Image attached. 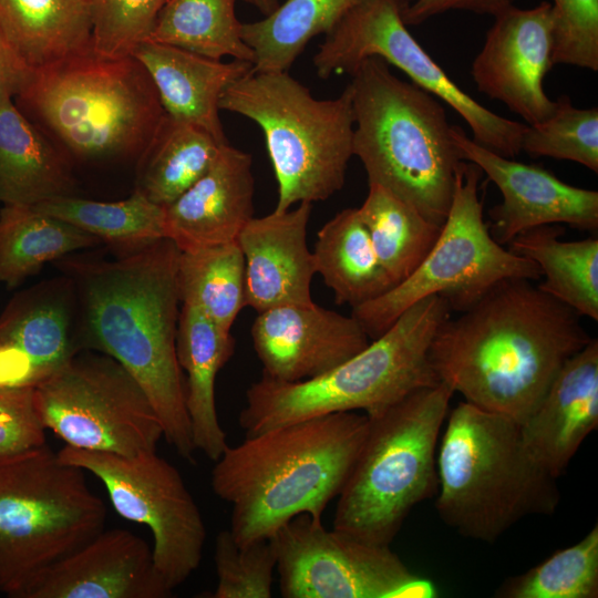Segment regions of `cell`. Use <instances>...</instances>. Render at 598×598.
I'll list each match as a JSON object with an SVG mask.
<instances>
[{
  "label": "cell",
  "mask_w": 598,
  "mask_h": 598,
  "mask_svg": "<svg viewBox=\"0 0 598 598\" xmlns=\"http://www.w3.org/2000/svg\"><path fill=\"white\" fill-rule=\"evenodd\" d=\"M535 281L507 278L448 316L430 346L439 380L464 401L522 423L563 364L592 339L574 309Z\"/></svg>",
  "instance_id": "1"
},
{
  "label": "cell",
  "mask_w": 598,
  "mask_h": 598,
  "mask_svg": "<svg viewBox=\"0 0 598 598\" xmlns=\"http://www.w3.org/2000/svg\"><path fill=\"white\" fill-rule=\"evenodd\" d=\"M179 252L164 237L116 260L73 259L63 266L81 302L80 351L94 350L120 362L150 400L168 444L194 462L196 447L176 353Z\"/></svg>",
  "instance_id": "2"
},
{
  "label": "cell",
  "mask_w": 598,
  "mask_h": 598,
  "mask_svg": "<svg viewBox=\"0 0 598 598\" xmlns=\"http://www.w3.org/2000/svg\"><path fill=\"white\" fill-rule=\"evenodd\" d=\"M365 414H322L246 436L225 448L212 488L231 504L230 533L244 547L295 516L321 519L340 494L368 431Z\"/></svg>",
  "instance_id": "3"
},
{
  "label": "cell",
  "mask_w": 598,
  "mask_h": 598,
  "mask_svg": "<svg viewBox=\"0 0 598 598\" xmlns=\"http://www.w3.org/2000/svg\"><path fill=\"white\" fill-rule=\"evenodd\" d=\"M13 100L68 158L81 161L140 157L166 116L137 59L92 49L31 70Z\"/></svg>",
  "instance_id": "4"
},
{
  "label": "cell",
  "mask_w": 598,
  "mask_h": 598,
  "mask_svg": "<svg viewBox=\"0 0 598 598\" xmlns=\"http://www.w3.org/2000/svg\"><path fill=\"white\" fill-rule=\"evenodd\" d=\"M353 156L379 184L442 226L464 162L440 100L369 56L350 74Z\"/></svg>",
  "instance_id": "5"
},
{
  "label": "cell",
  "mask_w": 598,
  "mask_h": 598,
  "mask_svg": "<svg viewBox=\"0 0 598 598\" xmlns=\"http://www.w3.org/2000/svg\"><path fill=\"white\" fill-rule=\"evenodd\" d=\"M445 420L435 501L444 524L464 537L494 543L527 516L555 513L557 478L530 456L518 422L466 401Z\"/></svg>",
  "instance_id": "6"
},
{
  "label": "cell",
  "mask_w": 598,
  "mask_h": 598,
  "mask_svg": "<svg viewBox=\"0 0 598 598\" xmlns=\"http://www.w3.org/2000/svg\"><path fill=\"white\" fill-rule=\"evenodd\" d=\"M437 295L410 306L362 351L312 379L285 382L265 374L246 391L238 422L246 436L309 417L362 410L378 413L422 386L439 383L431 342L451 316Z\"/></svg>",
  "instance_id": "7"
},
{
  "label": "cell",
  "mask_w": 598,
  "mask_h": 598,
  "mask_svg": "<svg viewBox=\"0 0 598 598\" xmlns=\"http://www.w3.org/2000/svg\"><path fill=\"white\" fill-rule=\"evenodd\" d=\"M453 394L439 382L365 414L368 431L338 495L334 529L390 546L411 511L436 495V444Z\"/></svg>",
  "instance_id": "8"
},
{
  "label": "cell",
  "mask_w": 598,
  "mask_h": 598,
  "mask_svg": "<svg viewBox=\"0 0 598 598\" xmlns=\"http://www.w3.org/2000/svg\"><path fill=\"white\" fill-rule=\"evenodd\" d=\"M219 107L262 131L278 184L276 212L326 200L343 187L353 156L349 85L339 96L320 100L288 71H251L225 90Z\"/></svg>",
  "instance_id": "9"
},
{
  "label": "cell",
  "mask_w": 598,
  "mask_h": 598,
  "mask_svg": "<svg viewBox=\"0 0 598 598\" xmlns=\"http://www.w3.org/2000/svg\"><path fill=\"white\" fill-rule=\"evenodd\" d=\"M105 517L84 470L47 443L0 458V592L25 598L50 566L104 529Z\"/></svg>",
  "instance_id": "10"
},
{
  "label": "cell",
  "mask_w": 598,
  "mask_h": 598,
  "mask_svg": "<svg viewBox=\"0 0 598 598\" xmlns=\"http://www.w3.org/2000/svg\"><path fill=\"white\" fill-rule=\"evenodd\" d=\"M482 171L464 161L440 235L419 267L382 296L352 308L370 339L382 336L413 303L437 295L462 312L507 278L538 281V266L498 244L483 216Z\"/></svg>",
  "instance_id": "11"
},
{
  "label": "cell",
  "mask_w": 598,
  "mask_h": 598,
  "mask_svg": "<svg viewBox=\"0 0 598 598\" xmlns=\"http://www.w3.org/2000/svg\"><path fill=\"white\" fill-rule=\"evenodd\" d=\"M33 389L44 429L65 445L130 456L156 451L163 436L140 384L107 354L79 351Z\"/></svg>",
  "instance_id": "12"
},
{
  "label": "cell",
  "mask_w": 598,
  "mask_h": 598,
  "mask_svg": "<svg viewBox=\"0 0 598 598\" xmlns=\"http://www.w3.org/2000/svg\"><path fill=\"white\" fill-rule=\"evenodd\" d=\"M406 4L408 0H364L354 7L324 34L312 59L317 75L351 74L364 59L381 58L457 112L474 142L502 156H517L527 124L492 112L461 90L408 30Z\"/></svg>",
  "instance_id": "13"
},
{
  "label": "cell",
  "mask_w": 598,
  "mask_h": 598,
  "mask_svg": "<svg viewBox=\"0 0 598 598\" xmlns=\"http://www.w3.org/2000/svg\"><path fill=\"white\" fill-rule=\"evenodd\" d=\"M58 456L95 475L120 516L150 528L154 565L169 589L198 568L206 539L202 513L177 468L156 451L126 456L65 445Z\"/></svg>",
  "instance_id": "14"
},
{
  "label": "cell",
  "mask_w": 598,
  "mask_h": 598,
  "mask_svg": "<svg viewBox=\"0 0 598 598\" xmlns=\"http://www.w3.org/2000/svg\"><path fill=\"white\" fill-rule=\"evenodd\" d=\"M283 598H391L414 574L390 546L295 516L269 538Z\"/></svg>",
  "instance_id": "15"
},
{
  "label": "cell",
  "mask_w": 598,
  "mask_h": 598,
  "mask_svg": "<svg viewBox=\"0 0 598 598\" xmlns=\"http://www.w3.org/2000/svg\"><path fill=\"white\" fill-rule=\"evenodd\" d=\"M475 56L471 73L478 91L505 104L527 125L547 120L555 111L544 90L554 66L551 4L528 9L511 6L496 14Z\"/></svg>",
  "instance_id": "16"
},
{
  "label": "cell",
  "mask_w": 598,
  "mask_h": 598,
  "mask_svg": "<svg viewBox=\"0 0 598 598\" xmlns=\"http://www.w3.org/2000/svg\"><path fill=\"white\" fill-rule=\"evenodd\" d=\"M452 137L461 157L476 165L502 194V202L489 209V233L498 244H509L522 231L542 225L597 231V190L573 186L538 165L485 148L457 125H452Z\"/></svg>",
  "instance_id": "17"
},
{
  "label": "cell",
  "mask_w": 598,
  "mask_h": 598,
  "mask_svg": "<svg viewBox=\"0 0 598 598\" xmlns=\"http://www.w3.org/2000/svg\"><path fill=\"white\" fill-rule=\"evenodd\" d=\"M262 374L285 382L312 379L370 343L361 323L315 302L282 305L259 312L251 327Z\"/></svg>",
  "instance_id": "18"
},
{
  "label": "cell",
  "mask_w": 598,
  "mask_h": 598,
  "mask_svg": "<svg viewBox=\"0 0 598 598\" xmlns=\"http://www.w3.org/2000/svg\"><path fill=\"white\" fill-rule=\"evenodd\" d=\"M172 591L148 544L127 529L112 528L50 566L25 598H167Z\"/></svg>",
  "instance_id": "19"
},
{
  "label": "cell",
  "mask_w": 598,
  "mask_h": 598,
  "mask_svg": "<svg viewBox=\"0 0 598 598\" xmlns=\"http://www.w3.org/2000/svg\"><path fill=\"white\" fill-rule=\"evenodd\" d=\"M311 203L252 217L237 243L245 260L246 306L258 313L282 305L313 302L310 286L316 274L307 245Z\"/></svg>",
  "instance_id": "20"
},
{
  "label": "cell",
  "mask_w": 598,
  "mask_h": 598,
  "mask_svg": "<svg viewBox=\"0 0 598 598\" xmlns=\"http://www.w3.org/2000/svg\"><path fill=\"white\" fill-rule=\"evenodd\" d=\"M251 155L225 144L210 167L164 208V234L179 250L236 241L254 217Z\"/></svg>",
  "instance_id": "21"
},
{
  "label": "cell",
  "mask_w": 598,
  "mask_h": 598,
  "mask_svg": "<svg viewBox=\"0 0 598 598\" xmlns=\"http://www.w3.org/2000/svg\"><path fill=\"white\" fill-rule=\"evenodd\" d=\"M530 456L558 478L585 439L598 426V340L571 355L522 422Z\"/></svg>",
  "instance_id": "22"
},
{
  "label": "cell",
  "mask_w": 598,
  "mask_h": 598,
  "mask_svg": "<svg viewBox=\"0 0 598 598\" xmlns=\"http://www.w3.org/2000/svg\"><path fill=\"white\" fill-rule=\"evenodd\" d=\"M151 76L169 117L197 125L218 142L228 143L220 121L225 90L254 70L251 62H223L145 40L132 52Z\"/></svg>",
  "instance_id": "23"
},
{
  "label": "cell",
  "mask_w": 598,
  "mask_h": 598,
  "mask_svg": "<svg viewBox=\"0 0 598 598\" xmlns=\"http://www.w3.org/2000/svg\"><path fill=\"white\" fill-rule=\"evenodd\" d=\"M235 351L230 331L224 330L194 307L182 305L176 336L178 364L186 373V409L193 442L216 462L228 443L215 403V380Z\"/></svg>",
  "instance_id": "24"
},
{
  "label": "cell",
  "mask_w": 598,
  "mask_h": 598,
  "mask_svg": "<svg viewBox=\"0 0 598 598\" xmlns=\"http://www.w3.org/2000/svg\"><path fill=\"white\" fill-rule=\"evenodd\" d=\"M71 279L53 280L18 293L0 316V341L29 360L34 385L80 351L72 331Z\"/></svg>",
  "instance_id": "25"
},
{
  "label": "cell",
  "mask_w": 598,
  "mask_h": 598,
  "mask_svg": "<svg viewBox=\"0 0 598 598\" xmlns=\"http://www.w3.org/2000/svg\"><path fill=\"white\" fill-rule=\"evenodd\" d=\"M69 158L8 100L0 105V203L35 205L74 195Z\"/></svg>",
  "instance_id": "26"
},
{
  "label": "cell",
  "mask_w": 598,
  "mask_h": 598,
  "mask_svg": "<svg viewBox=\"0 0 598 598\" xmlns=\"http://www.w3.org/2000/svg\"><path fill=\"white\" fill-rule=\"evenodd\" d=\"M0 33L37 70L92 49L89 0H0Z\"/></svg>",
  "instance_id": "27"
},
{
  "label": "cell",
  "mask_w": 598,
  "mask_h": 598,
  "mask_svg": "<svg viewBox=\"0 0 598 598\" xmlns=\"http://www.w3.org/2000/svg\"><path fill=\"white\" fill-rule=\"evenodd\" d=\"M312 255L316 274L332 290L338 305L354 308L394 287L358 208L342 209L321 227Z\"/></svg>",
  "instance_id": "28"
},
{
  "label": "cell",
  "mask_w": 598,
  "mask_h": 598,
  "mask_svg": "<svg viewBox=\"0 0 598 598\" xmlns=\"http://www.w3.org/2000/svg\"><path fill=\"white\" fill-rule=\"evenodd\" d=\"M558 224L542 225L515 236L508 249L535 262L544 277L538 287L581 317L598 320V238L561 240Z\"/></svg>",
  "instance_id": "29"
},
{
  "label": "cell",
  "mask_w": 598,
  "mask_h": 598,
  "mask_svg": "<svg viewBox=\"0 0 598 598\" xmlns=\"http://www.w3.org/2000/svg\"><path fill=\"white\" fill-rule=\"evenodd\" d=\"M102 241L33 205L0 209V282L17 287L47 262Z\"/></svg>",
  "instance_id": "30"
},
{
  "label": "cell",
  "mask_w": 598,
  "mask_h": 598,
  "mask_svg": "<svg viewBox=\"0 0 598 598\" xmlns=\"http://www.w3.org/2000/svg\"><path fill=\"white\" fill-rule=\"evenodd\" d=\"M225 144L197 125L166 115L138 157L136 189L161 207L169 205L210 167Z\"/></svg>",
  "instance_id": "31"
},
{
  "label": "cell",
  "mask_w": 598,
  "mask_h": 598,
  "mask_svg": "<svg viewBox=\"0 0 598 598\" xmlns=\"http://www.w3.org/2000/svg\"><path fill=\"white\" fill-rule=\"evenodd\" d=\"M364 0H285L264 19L241 25L255 72L288 71L306 45L327 34Z\"/></svg>",
  "instance_id": "32"
},
{
  "label": "cell",
  "mask_w": 598,
  "mask_h": 598,
  "mask_svg": "<svg viewBox=\"0 0 598 598\" xmlns=\"http://www.w3.org/2000/svg\"><path fill=\"white\" fill-rule=\"evenodd\" d=\"M358 212L373 249L394 286L419 267L442 228L375 183H369L368 195Z\"/></svg>",
  "instance_id": "33"
},
{
  "label": "cell",
  "mask_w": 598,
  "mask_h": 598,
  "mask_svg": "<svg viewBox=\"0 0 598 598\" xmlns=\"http://www.w3.org/2000/svg\"><path fill=\"white\" fill-rule=\"evenodd\" d=\"M177 285L182 305L230 331L246 307L245 260L236 241L181 250Z\"/></svg>",
  "instance_id": "34"
},
{
  "label": "cell",
  "mask_w": 598,
  "mask_h": 598,
  "mask_svg": "<svg viewBox=\"0 0 598 598\" xmlns=\"http://www.w3.org/2000/svg\"><path fill=\"white\" fill-rule=\"evenodd\" d=\"M33 206L97 237L123 254L165 237L164 208L137 189L128 198L117 202H96L71 195Z\"/></svg>",
  "instance_id": "35"
},
{
  "label": "cell",
  "mask_w": 598,
  "mask_h": 598,
  "mask_svg": "<svg viewBox=\"0 0 598 598\" xmlns=\"http://www.w3.org/2000/svg\"><path fill=\"white\" fill-rule=\"evenodd\" d=\"M236 1L168 0L147 40L215 60L230 56L254 63V53L243 40Z\"/></svg>",
  "instance_id": "36"
},
{
  "label": "cell",
  "mask_w": 598,
  "mask_h": 598,
  "mask_svg": "<svg viewBox=\"0 0 598 598\" xmlns=\"http://www.w3.org/2000/svg\"><path fill=\"white\" fill-rule=\"evenodd\" d=\"M497 598H597L598 525L573 546L553 554L524 574L507 578Z\"/></svg>",
  "instance_id": "37"
},
{
  "label": "cell",
  "mask_w": 598,
  "mask_h": 598,
  "mask_svg": "<svg viewBox=\"0 0 598 598\" xmlns=\"http://www.w3.org/2000/svg\"><path fill=\"white\" fill-rule=\"evenodd\" d=\"M520 151L532 157L576 162L598 173L597 107H576L568 96H560L547 120L526 125Z\"/></svg>",
  "instance_id": "38"
},
{
  "label": "cell",
  "mask_w": 598,
  "mask_h": 598,
  "mask_svg": "<svg viewBox=\"0 0 598 598\" xmlns=\"http://www.w3.org/2000/svg\"><path fill=\"white\" fill-rule=\"evenodd\" d=\"M217 586L213 598H270L276 553L270 539L239 546L230 530L218 533L215 542Z\"/></svg>",
  "instance_id": "39"
},
{
  "label": "cell",
  "mask_w": 598,
  "mask_h": 598,
  "mask_svg": "<svg viewBox=\"0 0 598 598\" xmlns=\"http://www.w3.org/2000/svg\"><path fill=\"white\" fill-rule=\"evenodd\" d=\"M168 0H89L92 50L102 56L132 55L147 40Z\"/></svg>",
  "instance_id": "40"
},
{
  "label": "cell",
  "mask_w": 598,
  "mask_h": 598,
  "mask_svg": "<svg viewBox=\"0 0 598 598\" xmlns=\"http://www.w3.org/2000/svg\"><path fill=\"white\" fill-rule=\"evenodd\" d=\"M553 63L598 70V0H553Z\"/></svg>",
  "instance_id": "41"
},
{
  "label": "cell",
  "mask_w": 598,
  "mask_h": 598,
  "mask_svg": "<svg viewBox=\"0 0 598 598\" xmlns=\"http://www.w3.org/2000/svg\"><path fill=\"white\" fill-rule=\"evenodd\" d=\"M45 444L33 386H0V458Z\"/></svg>",
  "instance_id": "42"
},
{
  "label": "cell",
  "mask_w": 598,
  "mask_h": 598,
  "mask_svg": "<svg viewBox=\"0 0 598 598\" xmlns=\"http://www.w3.org/2000/svg\"><path fill=\"white\" fill-rule=\"evenodd\" d=\"M515 0H414L408 2L403 19L408 25L421 24L429 19L452 10L470 11L495 17L514 6Z\"/></svg>",
  "instance_id": "43"
},
{
  "label": "cell",
  "mask_w": 598,
  "mask_h": 598,
  "mask_svg": "<svg viewBox=\"0 0 598 598\" xmlns=\"http://www.w3.org/2000/svg\"><path fill=\"white\" fill-rule=\"evenodd\" d=\"M31 69L0 33V105L13 100L29 79Z\"/></svg>",
  "instance_id": "44"
},
{
  "label": "cell",
  "mask_w": 598,
  "mask_h": 598,
  "mask_svg": "<svg viewBox=\"0 0 598 598\" xmlns=\"http://www.w3.org/2000/svg\"><path fill=\"white\" fill-rule=\"evenodd\" d=\"M34 386V378L28 358L0 341V386Z\"/></svg>",
  "instance_id": "45"
},
{
  "label": "cell",
  "mask_w": 598,
  "mask_h": 598,
  "mask_svg": "<svg viewBox=\"0 0 598 598\" xmlns=\"http://www.w3.org/2000/svg\"><path fill=\"white\" fill-rule=\"evenodd\" d=\"M436 596L435 586L427 579L413 576L403 582L391 598H432Z\"/></svg>",
  "instance_id": "46"
},
{
  "label": "cell",
  "mask_w": 598,
  "mask_h": 598,
  "mask_svg": "<svg viewBox=\"0 0 598 598\" xmlns=\"http://www.w3.org/2000/svg\"><path fill=\"white\" fill-rule=\"evenodd\" d=\"M246 2L258 9L264 16L270 14L280 4L279 0H237Z\"/></svg>",
  "instance_id": "47"
},
{
  "label": "cell",
  "mask_w": 598,
  "mask_h": 598,
  "mask_svg": "<svg viewBox=\"0 0 598 598\" xmlns=\"http://www.w3.org/2000/svg\"><path fill=\"white\" fill-rule=\"evenodd\" d=\"M412 1H414V0H408V2H412Z\"/></svg>",
  "instance_id": "48"
}]
</instances>
